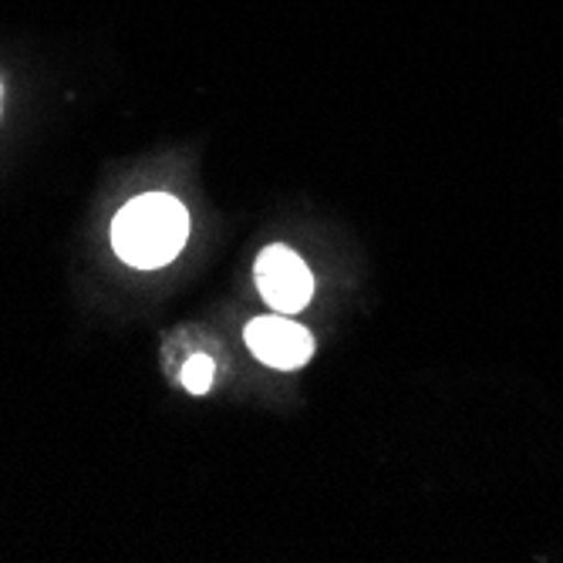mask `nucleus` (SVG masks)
<instances>
[{
    "instance_id": "obj_1",
    "label": "nucleus",
    "mask_w": 563,
    "mask_h": 563,
    "mask_svg": "<svg viewBox=\"0 0 563 563\" xmlns=\"http://www.w3.org/2000/svg\"><path fill=\"white\" fill-rule=\"evenodd\" d=\"M189 213L179 199L166 192H148L132 199L112 223V246L129 267L156 271L176 261L186 246Z\"/></svg>"
},
{
    "instance_id": "obj_2",
    "label": "nucleus",
    "mask_w": 563,
    "mask_h": 563,
    "mask_svg": "<svg viewBox=\"0 0 563 563\" xmlns=\"http://www.w3.org/2000/svg\"><path fill=\"white\" fill-rule=\"evenodd\" d=\"M257 287L277 314H297L314 294V277L290 246H267L257 257Z\"/></svg>"
},
{
    "instance_id": "obj_3",
    "label": "nucleus",
    "mask_w": 563,
    "mask_h": 563,
    "mask_svg": "<svg viewBox=\"0 0 563 563\" xmlns=\"http://www.w3.org/2000/svg\"><path fill=\"white\" fill-rule=\"evenodd\" d=\"M243 341L264 365L280 368V372H294V368L307 365V357L314 354L311 334H307L294 318H280V314L250 321Z\"/></svg>"
},
{
    "instance_id": "obj_4",
    "label": "nucleus",
    "mask_w": 563,
    "mask_h": 563,
    "mask_svg": "<svg viewBox=\"0 0 563 563\" xmlns=\"http://www.w3.org/2000/svg\"><path fill=\"white\" fill-rule=\"evenodd\" d=\"M213 378H217V365H213V357H207V354H192L186 362V368H183V385L192 395H207L213 388Z\"/></svg>"
}]
</instances>
